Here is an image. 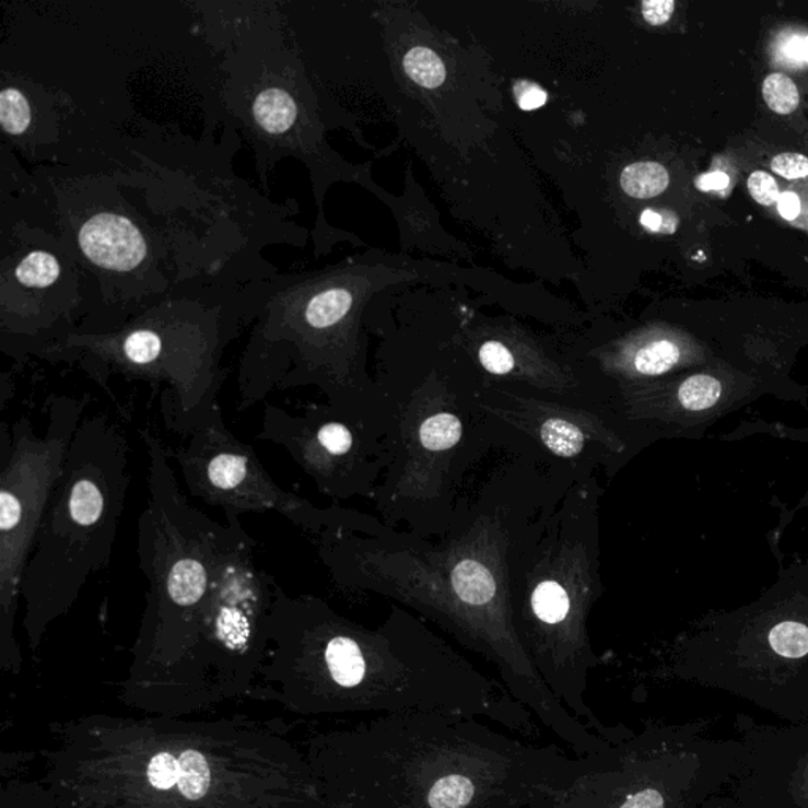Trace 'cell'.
I'll use <instances>...</instances> for the list:
<instances>
[{
    "label": "cell",
    "instance_id": "d6986e66",
    "mask_svg": "<svg viewBox=\"0 0 808 808\" xmlns=\"http://www.w3.org/2000/svg\"><path fill=\"white\" fill-rule=\"evenodd\" d=\"M405 71L415 84L436 89L446 81V67L441 57L429 48H412L403 60Z\"/></svg>",
    "mask_w": 808,
    "mask_h": 808
},
{
    "label": "cell",
    "instance_id": "ba28073f",
    "mask_svg": "<svg viewBox=\"0 0 808 808\" xmlns=\"http://www.w3.org/2000/svg\"><path fill=\"white\" fill-rule=\"evenodd\" d=\"M171 458L179 466L191 496L222 508L227 522H236L242 515L273 512L316 536L354 523L351 515L323 511L283 490L266 471L255 448L227 429L222 408L185 437Z\"/></svg>",
    "mask_w": 808,
    "mask_h": 808
},
{
    "label": "cell",
    "instance_id": "7c38bea8",
    "mask_svg": "<svg viewBox=\"0 0 808 808\" xmlns=\"http://www.w3.org/2000/svg\"><path fill=\"white\" fill-rule=\"evenodd\" d=\"M0 808H62L45 782L2 778Z\"/></svg>",
    "mask_w": 808,
    "mask_h": 808
},
{
    "label": "cell",
    "instance_id": "f546056e",
    "mask_svg": "<svg viewBox=\"0 0 808 808\" xmlns=\"http://www.w3.org/2000/svg\"><path fill=\"white\" fill-rule=\"evenodd\" d=\"M676 3L672 0L643 3V17L651 26H664L671 20Z\"/></svg>",
    "mask_w": 808,
    "mask_h": 808
},
{
    "label": "cell",
    "instance_id": "9a60e30c",
    "mask_svg": "<svg viewBox=\"0 0 808 808\" xmlns=\"http://www.w3.org/2000/svg\"><path fill=\"white\" fill-rule=\"evenodd\" d=\"M352 295L347 290H329L316 295L305 309V323L312 330H327L348 315Z\"/></svg>",
    "mask_w": 808,
    "mask_h": 808
},
{
    "label": "cell",
    "instance_id": "1f68e13d",
    "mask_svg": "<svg viewBox=\"0 0 808 808\" xmlns=\"http://www.w3.org/2000/svg\"><path fill=\"white\" fill-rule=\"evenodd\" d=\"M777 208L783 219L793 222V220H796L800 215L803 202H800L799 196L793 194V191H785L778 198Z\"/></svg>",
    "mask_w": 808,
    "mask_h": 808
},
{
    "label": "cell",
    "instance_id": "8fae6325",
    "mask_svg": "<svg viewBox=\"0 0 808 808\" xmlns=\"http://www.w3.org/2000/svg\"><path fill=\"white\" fill-rule=\"evenodd\" d=\"M256 122L270 134H281L290 130L297 119V106L293 97L281 89H267L253 105Z\"/></svg>",
    "mask_w": 808,
    "mask_h": 808
},
{
    "label": "cell",
    "instance_id": "52a82bcc",
    "mask_svg": "<svg viewBox=\"0 0 808 808\" xmlns=\"http://www.w3.org/2000/svg\"><path fill=\"white\" fill-rule=\"evenodd\" d=\"M224 548L204 624V678L210 710L248 698L269 649L276 579L256 564V543L241 519Z\"/></svg>",
    "mask_w": 808,
    "mask_h": 808
},
{
    "label": "cell",
    "instance_id": "4316f807",
    "mask_svg": "<svg viewBox=\"0 0 808 808\" xmlns=\"http://www.w3.org/2000/svg\"><path fill=\"white\" fill-rule=\"evenodd\" d=\"M750 195L758 204L772 206L777 204L778 198H781V188H778L777 181L769 173L764 171H754L750 174L749 181Z\"/></svg>",
    "mask_w": 808,
    "mask_h": 808
},
{
    "label": "cell",
    "instance_id": "9c48e42d",
    "mask_svg": "<svg viewBox=\"0 0 808 808\" xmlns=\"http://www.w3.org/2000/svg\"><path fill=\"white\" fill-rule=\"evenodd\" d=\"M258 440L283 448L324 493L344 496L355 483L358 434L330 408L294 414L266 403Z\"/></svg>",
    "mask_w": 808,
    "mask_h": 808
},
{
    "label": "cell",
    "instance_id": "836d02e7",
    "mask_svg": "<svg viewBox=\"0 0 808 808\" xmlns=\"http://www.w3.org/2000/svg\"><path fill=\"white\" fill-rule=\"evenodd\" d=\"M783 55L792 62H807V38L793 37L783 46Z\"/></svg>",
    "mask_w": 808,
    "mask_h": 808
},
{
    "label": "cell",
    "instance_id": "d4e9b609",
    "mask_svg": "<svg viewBox=\"0 0 808 808\" xmlns=\"http://www.w3.org/2000/svg\"><path fill=\"white\" fill-rule=\"evenodd\" d=\"M769 643L783 657H804L808 654V628L799 622H782L769 633Z\"/></svg>",
    "mask_w": 808,
    "mask_h": 808
},
{
    "label": "cell",
    "instance_id": "7a4b0ae2",
    "mask_svg": "<svg viewBox=\"0 0 808 808\" xmlns=\"http://www.w3.org/2000/svg\"><path fill=\"white\" fill-rule=\"evenodd\" d=\"M301 749L327 808H526L567 781L578 761L554 743L444 712L312 731Z\"/></svg>",
    "mask_w": 808,
    "mask_h": 808
},
{
    "label": "cell",
    "instance_id": "7402d4cb",
    "mask_svg": "<svg viewBox=\"0 0 808 808\" xmlns=\"http://www.w3.org/2000/svg\"><path fill=\"white\" fill-rule=\"evenodd\" d=\"M60 266L55 256L45 251H34L21 261L16 269V279L24 286H51L59 279Z\"/></svg>",
    "mask_w": 808,
    "mask_h": 808
},
{
    "label": "cell",
    "instance_id": "ffe728a7",
    "mask_svg": "<svg viewBox=\"0 0 808 808\" xmlns=\"http://www.w3.org/2000/svg\"><path fill=\"white\" fill-rule=\"evenodd\" d=\"M540 436H542L544 446L559 457H575L585 446L582 430L565 420H548L540 430Z\"/></svg>",
    "mask_w": 808,
    "mask_h": 808
},
{
    "label": "cell",
    "instance_id": "2e32d148",
    "mask_svg": "<svg viewBox=\"0 0 808 808\" xmlns=\"http://www.w3.org/2000/svg\"><path fill=\"white\" fill-rule=\"evenodd\" d=\"M454 583L462 599L471 604H487L496 596L493 575L477 561H462L454 572Z\"/></svg>",
    "mask_w": 808,
    "mask_h": 808
},
{
    "label": "cell",
    "instance_id": "4dcf8cb0",
    "mask_svg": "<svg viewBox=\"0 0 808 808\" xmlns=\"http://www.w3.org/2000/svg\"><path fill=\"white\" fill-rule=\"evenodd\" d=\"M642 224L646 230L655 231V233H675L678 220L672 216V213L664 215V213L647 209L642 213Z\"/></svg>",
    "mask_w": 808,
    "mask_h": 808
},
{
    "label": "cell",
    "instance_id": "5b68a950",
    "mask_svg": "<svg viewBox=\"0 0 808 808\" xmlns=\"http://www.w3.org/2000/svg\"><path fill=\"white\" fill-rule=\"evenodd\" d=\"M131 447L119 422L84 415L21 583L23 629L32 653L70 613L92 576L112 562L131 485Z\"/></svg>",
    "mask_w": 808,
    "mask_h": 808
},
{
    "label": "cell",
    "instance_id": "8992f818",
    "mask_svg": "<svg viewBox=\"0 0 808 808\" xmlns=\"http://www.w3.org/2000/svg\"><path fill=\"white\" fill-rule=\"evenodd\" d=\"M87 403V397L52 395L43 434L26 415L0 425V668L14 676L24 661L14 632L21 583Z\"/></svg>",
    "mask_w": 808,
    "mask_h": 808
},
{
    "label": "cell",
    "instance_id": "5bb4252c",
    "mask_svg": "<svg viewBox=\"0 0 808 808\" xmlns=\"http://www.w3.org/2000/svg\"><path fill=\"white\" fill-rule=\"evenodd\" d=\"M532 610L544 629H558L571 613V599L567 590L558 582L540 583L532 594Z\"/></svg>",
    "mask_w": 808,
    "mask_h": 808
},
{
    "label": "cell",
    "instance_id": "603a6c76",
    "mask_svg": "<svg viewBox=\"0 0 808 808\" xmlns=\"http://www.w3.org/2000/svg\"><path fill=\"white\" fill-rule=\"evenodd\" d=\"M763 98L769 109L783 116L799 108V89L792 78L783 73H772L763 83Z\"/></svg>",
    "mask_w": 808,
    "mask_h": 808
},
{
    "label": "cell",
    "instance_id": "83f0119b",
    "mask_svg": "<svg viewBox=\"0 0 808 808\" xmlns=\"http://www.w3.org/2000/svg\"><path fill=\"white\" fill-rule=\"evenodd\" d=\"M772 171L783 179L796 180L808 176V159L796 152H786L774 156L771 162Z\"/></svg>",
    "mask_w": 808,
    "mask_h": 808
},
{
    "label": "cell",
    "instance_id": "d6a6232c",
    "mask_svg": "<svg viewBox=\"0 0 808 808\" xmlns=\"http://www.w3.org/2000/svg\"><path fill=\"white\" fill-rule=\"evenodd\" d=\"M729 185L728 174L722 173V171H712L710 174H704L700 179L696 180V187L701 191H722L726 190Z\"/></svg>",
    "mask_w": 808,
    "mask_h": 808
},
{
    "label": "cell",
    "instance_id": "4fadbf2b",
    "mask_svg": "<svg viewBox=\"0 0 808 808\" xmlns=\"http://www.w3.org/2000/svg\"><path fill=\"white\" fill-rule=\"evenodd\" d=\"M669 185V174L660 163H633L622 171L621 187L636 199H649L664 194Z\"/></svg>",
    "mask_w": 808,
    "mask_h": 808
},
{
    "label": "cell",
    "instance_id": "e0dca14e",
    "mask_svg": "<svg viewBox=\"0 0 808 808\" xmlns=\"http://www.w3.org/2000/svg\"><path fill=\"white\" fill-rule=\"evenodd\" d=\"M724 384L711 375L687 377L678 390V400L686 411H710L721 403L724 397Z\"/></svg>",
    "mask_w": 808,
    "mask_h": 808
},
{
    "label": "cell",
    "instance_id": "f1b7e54d",
    "mask_svg": "<svg viewBox=\"0 0 808 808\" xmlns=\"http://www.w3.org/2000/svg\"><path fill=\"white\" fill-rule=\"evenodd\" d=\"M516 102L523 112H534L547 103L548 95L539 85L528 83V81H519L515 84Z\"/></svg>",
    "mask_w": 808,
    "mask_h": 808
},
{
    "label": "cell",
    "instance_id": "6da1fadb",
    "mask_svg": "<svg viewBox=\"0 0 808 808\" xmlns=\"http://www.w3.org/2000/svg\"><path fill=\"white\" fill-rule=\"evenodd\" d=\"M51 736L42 781L62 808H327L281 722L91 714Z\"/></svg>",
    "mask_w": 808,
    "mask_h": 808
},
{
    "label": "cell",
    "instance_id": "ac0fdd59",
    "mask_svg": "<svg viewBox=\"0 0 808 808\" xmlns=\"http://www.w3.org/2000/svg\"><path fill=\"white\" fill-rule=\"evenodd\" d=\"M681 361V348L669 340L653 341L635 352L633 368L640 375H664Z\"/></svg>",
    "mask_w": 808,
    "mask_h": 808
},
{
    "label": "cell",
    "instance_id": "e575fe53",
    "mask_svg": "<svg viewBox=\"0 0 808 808\" xmlns=\"http://www.w3.org/2000/svg\"><path fill=\"white\" fill-rule=\"evenodd\" d=\"M807 38V63H808V37Z\"/></svg>",
    "mask_w": 808,
    "mask_h": 808
},
{
    "label": "cell",
    "instance_id": "44dd1931",
    "mask_svg": "<svg viewBox=\"0 0 808 808\" xmlns=\"http://www.w3.org/2000/svg\"><path fill=\"white\" fill-rule=\"evenodd\" d=\"M461 420L452 414H437L420 426V441L429 450H447L460 443Z\"/></svg>",
    "mask_w": 808,
    "mask_h": 808
},
{
    "label": "cell",
    "instance_id": "3957f363",
    "mask_svg": "<svg viewBox=\"0 0 808 808\" xmlns=\"http://www.w3.org/2000/svg\"><path fill=\"white\" fill-rule=\"evenodd\" d=\"M301 717L444 712L534 738L532 712L457 655L355 628L318 597L273 586L269 649L248 695Z\"/></svg>",
    "mask_w": 808,
    "mask_h": 808
},
{
    "label": "cell",
    "instance_id": "484cf974",
    "mask_svg": "<svg viewBox=\"0 0 808 808\" xmlns=\"http://www.w3.org/2000/svg\"><path fill=\"white\" fill-rule=\"evenodd\" d=\"M479 358L483 368L493 375H507L514 370L515 362L511 351L497 341H488L483 344Z\"/></svg>",
    "mask_w": 808,
    "mask_h": 808
},
{
    "label": "cell",
    "instance_id": "cb8c5ba5",
    "mask_svg": "<svg viewBox=\"0 0 808 808\" xmlns=\"http://www.w3.org/2000/svg\"><path fill=\"white\" fill-rule=\"evenodd\" d=\"M0 120L3 130L13 137L27 130L31 124V108L27 98L17 89H3L0 94Z\"/></svg>",
    "mask_w": 808,
    "mask_h": 808
},
{
    "label": "cell",
    "instance_id": "277c9868",
    "mask_svg": "<svg viewBox=\"0 0 808 808\" xmlns=\"http://www.w3.org/2000/svg\"><path fill=\"white\" fill-rule=\"evenodd\" d=\"M140 434L149 476L148 502L138 523V559L148 590L117 698L145 715L190 717L210 711L204 624L233 526L213 522L190 505L169 450L151 430Z\"/></svg>",
    "mask_w": 808,
    "mask_h": 808
},
{
    "label": "cell",
    "instance_id": "30bf717a",
    "mask_svg": "<svg viewBox=\"0 0 808 808\" xmlns=\"http://www.w3.org/2000/svg\"><path fill=\"white\" fill-rule=\"evenodd\" d=\"M80 245L92 262L105 269H134L145 258V242L137 226L117 213H98L80 231Z\"/></svg>",
    "mask_w": 808,
    "mask_h": 808
}]
</instances>
